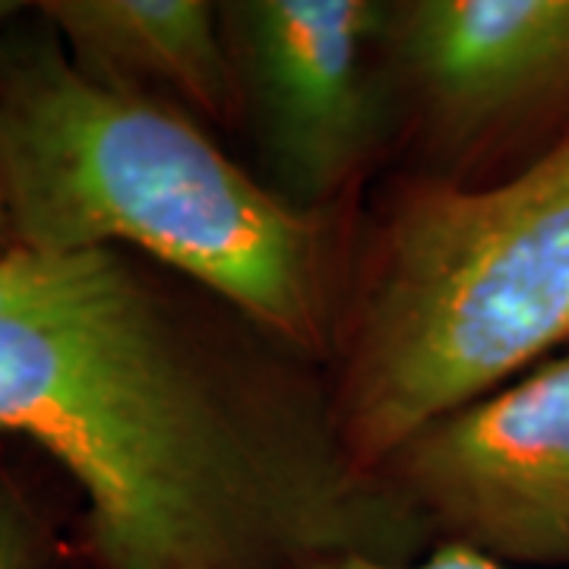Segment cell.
I'll return each mask as SVG.
<instances>
[{
	"label": "cell",
	"mask_w": 569,
	"mask_h": 569,
	"mask_svg": "<svg viewBox=\"0 0 569 569\" xmlns=\"http://www.w3.org/2000/svg\"><path fill=\"white\" fill-rule=\"evenodd\" d=\"M41 17L96 80L162 99L209 121L238 114L222 3L206 0H51Z\"/></svg>",
	"instance_id": "cell-7"
},
{
	"label": "cell",
	"mask_w": 569,
	"mask_h": 569,
	"mask_svg": "<svg viewBox=\"0 0 569 569\" xmlns=\"http://www.w3.org/2000/svg\"><path fill=\"white\" fill-rule=\"evenodd\" d=\"M387 51L430 123L475 140L569 96V0L389 3Z\"/></svg>",
	"instance_id": "cell-6"
},
{
	"label": "cell",
	"mask_w": 569,
	"mask_h": 569,
	"mask_svg": "<svg viewBox=\"0 0 569 569\" xmlns=\"http://www.w3.org/2000/svg\"><path fill=\"white\" fill-rule=\"evenodd\" d=\"M0 183L17 247H133L272 342H332V241L178 104L96 80L58 32L0 41Z\"/></svg>",
	"instance_id": "cell-2"
},
{
	"label": "cell",
	"mask_w": 569,
	"mask_h": 569,
	"mask_svg": "<svg viewBox=\"0 0 569 569\" xmlns=\"http://www.w3.org/2000/svg\"><path fill=\"white\" fill-rule=\"evenodd\" d=\"M17 247L13 238V224H10V212H7V197H3V183H0V257H7Z\"/></svg>",
	"instance_id": "cell-11"
},
{
	"label": "cell",
	"mask_w": 569,
	"mask_h": 569,
	"mask_svg": "<svg viewBox=\"0 0 569 569\" xmlns=\"http://www.w3.org/2000/svg\"><path fill=\"white\" fill-rule=\"evenodd\" d=\"M13 10H17V3H0V20H3V17H10Z\"/></svg>",
	"instance_id": "cell-12"
},
{
	"label": "cell",
	"mask_w": 569,
	"mask_h": 569,
	"mask_svg": "<svg viewBox=\"0 0 569 569\" xmlns=\"http://www.w3.org/2000/svg\"><path fill=\"white\" fill-rule=\"evenodd\" d=\"M282 355L257 326L197 317L121 250H80L51 291L0 317V430L80 485L99 569L425 557L437 541L421 516L358 466L332 402Z\"/></svg>",
	"instance_id": "cell-1"
},
{
	"label": "cell",
	"mask_w": 569,
	"mask_h": 569,
	"mask_svg": "<svg viewBox=\"0 0 569 569\" xmlns=\"http://www.w3.org/2000/svg\"><path fill=\"white\" fill-rule=\"evenodd\" d=\"M305 569H516L509 563H500L481 550L466 548V545H437L430 548L425 557L411 560V563H387V560H373V557H358V553H348V557H329L320 563H310ZM569 569V567H567Z\"/></svg>",
	"instance_id": "cell-10"
},
{
	"label": "cell",
	"mask_w": 569,
	"mask_h": 569,
	"mask_svg": "<svg viewBox=\"0 0 569 569\" xmlns=\"http://www.w3.org/2000/svg\"><path fill=\"white\" fill-rule=\"evenodd\" d=\"M222 29L269 190L320 212L358 178L383 133L377 54L389 3L234 0Z\"/></svg>",
	"instance_id": "cell-4"
},
{
	"label": "cell",
	"mask_w": 569,
	"mask_h": 569,
	"mask_svg": "<svg viewBox=\"0 0 569 569\" xmlns=\"http://www.w3.org/2000/svg\"><path fill=\"white\" fill-rule=\"evenodd\" d=\"M0 569H48V541L26 497L0 481Z\"/></svg>",
	"instance_id": "cell-9"
},
{
	"label": "cell",
	"mask_w": 569,
	"mask_h": 569,
	"mask_svg": "<svg viewBox=\"0 0 569 569\" xmlns=\"http://www.w3.org/2000/svg\"><path fill=\"white\" fill-rule=\"evenodd\" d=\"M77 257L80 253H41L29 247H13L0 257V317L51 291L73 269Z\"/></svg>",
	"instance_id": "cell-8"
},
{
	"label": "cell",
	"mask_w": 569,
	"mask_h": 569,
	"mask_svg": "<svg viewBox=\"0 0 569 569\" xmlns=\"http://www.w3.org/2000/svg\"><path fill=\"white\" fill-rule=\"evenodd\" d=\"M380 475L437 545L569 567V355L427 425Z\"/></svg>",
	"instance_id": "cell-5"
},
{
	"label": "cell",
	"mask_w": 569,
	"mask_h": 569,
	"mask_svg": "<svg viewBox=\"0 0 569 569\" xmlns=\"http://www.w3.org/2000/svg\"><path fill=\"white\" fill-rule=\"evenodd\" d=\"M569 336V137L481 190L427 183L392 212L351 317L332 411L380 471Z\"/></svg>",
	"instance_id": "cell-3"
}]
</instances>
